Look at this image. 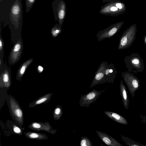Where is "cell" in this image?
I'll list each match as a JSON object with an SVG mask.
<instances>
[{"instance_id":"1","label":"cell","mask_w":146,"mask_h":146,"mask_svg":"<svg viewBox=\"0 0 146 146\" xmlns=\"http://www.w3.org/2000/svg\"><path fill=\"white\" fill-rule=\"evenodd\" d=\"M117 74V71L114 64L102 62L95 74L90 88L106 82L113 84Z\"/></svg>"},{"instance_id":"2","label":"cell","mask_w":146,"mask_h":146,"mask_svg":"<svg viewBox=\"0 0 146 146\" xmlns=\"http://www.w3.org/2000/svg\"><path fill=\"white\" fill-rule=\"evenodd\" d=\"M23 21L22 0H13L10 8L8 18V24L12 32H21Z\"/></svg>"},{"instance_id":"3","label":"cell","mask_w":146,"mask_h":146,"mask_svg":"<svg viewBox=\"0 0 146 146\" xmlns=\"http://www.w3.org/2000/svg\"><path fill=\"white\" fill-rule=\"evenodd\" d=\"M7 104L11 117L18 125L22 126L24 124V114L20 104L12 96L7 95L6 98Z\"/></svg>"},{"instance_id":"4","label":"cell","mask_w":146,"mask_h":146,"mask_svg":"<svg viewBox=\"0 0 146 146\" xmlns=\"http://www.w3.org/2000/svg\"><path fill=\"white\" fill-rule=\"evenodd\" d=\"M124 60L128 71L130 72H142L145 69L143 60L138 53H133L126 56Z\"/></svg>"},{"instance_id":"5","label":"cell","mask_w":146,"mask_h":146,"mask_svg":"<svg viewBox=\"0 0 146 146\" xmlns=\"http://www.w3.org/2000/svg\"><path fill=\"white\" fill-rule=\"evenodd\" d=\"M137 32L136 26L130 27L122 35L119 39L118 49H125L130 47L136 39Z\"/></svg>"},{"instance_id":"6","label":"cell","mask_w":146,"mask_h":146,"mask_svg":"<svg viewBox=\"0 0 146 146\" xmlns=\"http://www.w3.org/2000/svg\"><path fill=\"white\" fill-rule=\"evenodd\" d=\"M121 74L132 97L133 98L135 92L140 87V80L132 73L128 71L122 72Z\"/></svg>"},{"instance_id":"7","label":"cell","mask_w":146,"mask_h":146,"mask_svg":"<svg viewBox=\"0 0 146 146\" xmlns=\"http://www.w3.org/2000/svg\"><path fill=\"white\" fill-rule=\"evenodd\" d=\"M104 90L98 91L93 89L85 95H81L79 105L81 107L88 108L91 104L96 101Z\"/></svg>"},{"instance_id":"8","label":"cell","mask_w":146,"mask_h":146,"mask_svg":"<svg viewBox=\"0 0 146 146\" xmlns=\"http://www.w3.org/2000/svg\"><path fill=\"white\" fill-rule=\"evenodd\" d=\"M13 0H0V21L5 26L8 24L9 12Z\"/></svg>"},{"instance_id":"9","label":"cell","mask_w":146,"mask_h":146,"mask_svg":"<svg viewBox=\"0 0 146 146\" xmlns=\"http://www.w3.org/2000/svg\"><path fill=\"white\" fill-rule=\"evenodd\" d=\"M64 4L60 0H54L52 3V8L55 21L58 20L60 24L61 23L65 14L64 10Z\"/></svg>"},{"instance_id":"10","label":"cell","mask_w":146,"mask_h":146,"mask_svg":"<svg viewBox=\"0 0 146 146\" xmlns=\"http://www.w3.org/2000/svg\"><path fill=\"white\" fill-rule=\"evenodd\" d=\"M30 129L37 131L42 130L52 134L54 135L57 132V130L52 128L49 122H33L28 126Z\"/></svg>"},{"instance_id":"11","label":"cell","mask_w":146,"mask_h":146,"mask_svg":"<svg viewBox=\"0 0 146 146\" xmlns=\"http://www.w3.org/2000/svg\"><path fill=\"white\" fill-rule=\"evenodd\" d=\"M96 132L100 139L106 145L110 146H123L120 143L112 137L98 130Z\"/></svg>"},{"instance_id":"12","label":"cell","mask_w":146,"mask_h":146,"mask_svg":"<svg viewBox=\"0 0 146 146\" xmlns=\"http://www.w3.org/2000/svg\"><path fill=\"white\" fill-rule=\"evenodd\" d=\"M121 25L110 28L103 31L99 32L96 35L98 41L102 40L105 38H110L114 36L120 28Z\"/></svg>"},{"instance_id":"13","label":"cell","mask_w":146,"mask_h":146,"mask_svg":"<svg viewBox=\"0 0 146 146\" xmlns=\"http://www.w3.org/2000/svg\"><path fill=\"white\" fill-rule=\"evenodd\" d=\"M119 87L120 94L123 106L125 109L128 110L129 108V103L128 92L126 88L123 84V81L122 80L120 82Z\"/></svg>"},{"instance_id":"14","label":"cell","mask_w":146,"mask_h":146,"mask_svg":"<svg viewBox=\"0 0 146 146\" xmlns=\"http://www.w3.org/2000/svg\"><path fill=\"white\" fill-rule=\"evenodd\" d=\"M104 113L108 117L118 123L124 125L128 124L126 119L118 113L108 111H105Z\"/></svg>"},{"instance_id":"15","label":"cell","mask_w":146,"mask_h":146,"mask_svg":"<svg viewBox=\"0 0 146 146\" xmlns=\"http://www.w3.org/2000/svg\"><path fill=\"white\" fill-rule=\"evenodd\" d=\"M53 94V93H49L41 96L30 103L29 105V108H34L38 105L43 104L45 105L50 101L52 96Z\"/></svg>"},{"instance_id":"16","label":"cell","mask_w":146,"mask_h":146,"mask_svg":"<svg viewBox=\"0 0 146 146\" xmlns=\"http://www.w3.org/2000/svg\"><path fill=\"white\" fill-rule=\"evenodd\" d=\"M22 49V44L19 41L15 45L11 52L10 58L12 62L15 63L18 60L20 56Z\"/></svg>"},{"instance_id":"17","label":"cell","mask_w":146,"mask_h":146,"mask_svg":"<svg viewBox=\"0 0 146 146\" xmlns=\"http://www.w3.org/2000/svg\"><path fill=\"white\" fill-rule=\"evenodd\" d=\"M11 81L9 72L5 70L1 76L0 86L1 88H9L11 86Z\"/></svg>"},{"instance_id":"18","label":"cell","mask_w":146,"mask_h":146,"mask_svg":"<svg viewBox=\"0 0 146 146\" xmlns=\"http://www.w3.org/2000/svg\"><path fill=\"white\" fill-rule=\"evenodd\" d=\"M25 136L28 139L36 140H44L48 139V136L44 133L35 132L27 131L24 132Z\"/></svg>"},{"instance_id":"19","label":"cell","mask_w":146,"mask_h":146,"mask_svg":"<svg viewBox=\"0 0 146 146\" xmlns=\"http://www.w3.org/2000/svg\"><path fill=\"white\" fill-rule=\"evenodd\" d=\"M7 126L11 131L16 134L22 135L23 133V129L21 126L17 125L15 122L8 120L7 122Z\"/></svg>"},{"instance_id":"20","label":"cell","mask_w":146,"mask_h":146,"mask_svg":"<svg viewBox=\"0 0 146 146\" xmlns=\"http://www.w3.org/2000/svg\"><path fill=\"white\" fill-rule=\"evenodd\" d=\"M33 59H31L24 63L19 69L17 72L16 76L17 80L20 81L24 74L28 66L33 61Z\"/></svg>"},{"instance_id":"21","label":"cell","mask_w":146,"mask_h":146,"mask_svg":"<svg viewBox=\"0 0 146 146\" xmlns=\"http://www.w3.org/2000/svg\"><path fill=\"white\" fill-rule=\"evenodd\" d=\"M122 141L129 146H143L144 145L123 135H121Z\"/></svg>"},{"instance_id":"22","label":"cell","mask_w":146,"mask_h":146,"mask_svg":"<svg viewBox=\"0 0 146 146\" xmlns=\"http://www.w3.org/2000/svg\"><path fill=\"white\" fill-rule=\"evenodd\" d=\"M63 113L62 107L58 105L53 111L52 114L54 119L57 120L60 119L62 117Z\"/></svg>"},{"instance_id":"23","label":"cell","mask_w":146,"mask_h":146,"mask_svg":"<svg viewBox=\"0 0 146 146\" xmlns=\"http://www.w3.org/2000/svg\"><path fill=\"white\" fill-rule=\"evenodd\" d=\"M80 146H92V143L91 141L86 136L81 137L80 142Z\"/></svg>"},{"instance_id":"24","label":"cell","mask_w":146,"mask_h":146,"mask_svg":"<svg viewBox=\"0 0 146 146\" xmlns=\"http://www.w3.org/2000/svg\"><path fill=\"white\" fill-rule=\"evenodd\" d=\"M25 11L26 13L29 12L35 3L36 0H25Z\"/></svg>"},{"instance_id":"25","label":"cell","mask_w":146,"mask_h":146,"mask_svg":"<svg viewBox=\"0 0 146 146\" xmlns=\"http://www.w3.org/2000/svg\"><path fill=\"white\" fill-rule=\"evenodd\" d=\"M58 25H54L51 29V33L52 35L56 36L60 32V30L57 26Z\"/></svg>"},{"instance_id":"26","label":"cell","mask_w":146,"mask_h":146,"mask_svg":"<svg viewBox=\"0 0 146 146\" xmlns=\"http://www.w3.org/2000/svg\"><path fill=\"white\" fill-rule=\"evenodd\" d=\"M145 103L146 106V99L145 100ZM139 115L141 122L146 124V116L140 113H139Z\"/></svg>"},{"instance_id":"27","label":"cell","mask_w":146,"mask_h":146,"mask_svg":"<svg viewBox=\"0 0 146 146\" xmlns=\"http://www.w3.org/2000/svg\"><path fill=\"white\" fill-rule=\"evenodd\" d=\"M3 44L2 39V38L1 37L0 38V53H1V52L3 51Z\"/></svg>"},{"instance_id":"28","label":"cell","mask_w":146,"mask_h":146,"mask_svg":"<svg viewBox=\"0 0 146 146\" xmlns=\"http://www.w3.org/2000/svg\"><path fill=\"white\" fill-rule=\"evenodd\" d=\"M43 70V68L40 66H39L38 67V70L39 72H42Z\"/></svg>"},{"instance_id":"29","label":"cell","mask_w":146,"mask_h":146,"mask_svg":"<svg viewBox=\"0 0 146 146\" xmlns=\"http://www.w3.org/2000/svg\"><path fill=\"white\" fill-rule=\"evenodd\" d=\"M116 6L117 7L119 8V9H121L122 7L121 4L120 3H117L116 4Z\"/></svg>"},{"instance_id":"30","label":"cell","mask_w":146,"mask_h":146,"mask_svg":"<svg viewBox=\"0 0 146 146\" xmlns=\"http://www.w3.org/2000/svg\"><path fill=\"white\" fill-rule=\"evenodd\" d=\"M118 8L117 7H113L111 8L110 10L112 11H115L117 10Z\"/></svg>"},{"instance_id":"31","label":"cell","mask_w":146,"mask_h":146,"mask_svg":"<svg viewBox=\"0 0 146 146\" xmlns=\"http://www.w3.org/2000/svg\"><path fill=\"white\" fill-rule=\"evenodd\" d=\"M144 44H146V35L144 37Z\"/></svg>"}]
</instances>
